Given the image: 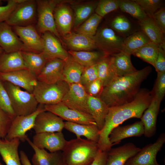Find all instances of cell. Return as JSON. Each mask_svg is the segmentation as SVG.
I'll use <instances>...</instances> for the list:
<instances>
[{
	"label": "cell",
	"mask_w": 165,
	"mask_h": 165,
	"mask_svg": "<svg viewBox=\"0 0 165 165\" xmlns=\"http://www.w3.org/2000/svg\"><path fill=\"white\" fill-rule=\"evenodd\" d=\"M152 98L151 91L146 89H140L131 101L109 108L104 127L99 131V138L97 143L99 149L107 151L110 149L112 146L109 138L112 130L131 118L140 119L149 105Z\"/></svg>",
	"instance_id": "1"
},
{
	"label": "cell",
	"mask_w": 165,
	"mask_h": 165,
	"mask_svg": "<svg viewBox=\"0 0 165 165\" xmlns=\"http://www.w3.org/2000/svg\"><path fill=\"white\" fill-rule=\"evenodd\" d=\"M152 71L151 67L148 66L132 74L116 77L103 87L99 97L109 108L131 101Z\"/></svg>",
	"instance_id": "2"
},
{
	"label": "cell",
	"mask_w": 165,
	"mask_h": 165,
	"mask_svg": "<svg viewBox=\"0 0 165 165\" xmlns=\"http://www.w3.org/2000/svg\"><path fill=\"white\" fill-rule=\"evenodd\" d=\"M99 150L97 142L87 139L67 141L62 152L65 165H89Z\"/></svg>",
	"instance_id": "3"
},
{
	"label": "cell",
	"mask_w": 165,
	"mask_h": 165,
	"mask_svg": "<svg viewBox=\"0 0 165 165\" xmlns=\"http://www.w3.org/2000/svg\"><path fill=\"white\" fill-rule=\"evenodd\" d=\"M3 84L16 116L28 115L36 110L39 104L33 93L7 82Z\"/></svg>",
	"instance_id": "4"
},
{
	"label": "cell",
	"mask_w": 165,
	"mask_h": 165,
	"mask_svg": "<svg viewBox=\"0 0 165 165\" xmlns=\"http://www.w3.org/2000/svg\"><path fill=\"white\" fill-rule=\"evenodd\" d=\"M69 86L64 81L53 83L38 81L32 93L39 104L54 105L61 102Z\"/></svg>",
	"instance_id": "5"
},
{
	"label": "cell",
	"mask_w": 165,
	"mask_h": 165,
	"mask_svg": "<svg viewBox=\"0 0 165 165\" xmlns=\"http://www.w3.org/2000/svg\"><path fill=\"white\" fill-rule=\"evenodd\" d=\"M62 0H36L37 21L35 26L38 33L42 34L49 32L59 39L61 38L56 28L53 12L56 6Z\"/></svg>",
	"instance_id": "6"
},
{
	"label": "cell",
	"mask_w": 165,
	"mask_h": 165,
	"mask_svg": "<svg viewBox=\"0 0 165 165\" xmlns=\"http://www.w3.org/2000/svg\"><path fill=\"white\" fill-rule=\"evenodd\" d=\"M94 37L97 49L105 55L112 56L122 51L124 38L108 26H104L97 29Z\"/></svg>",
	"instance_id": "7"
},
{
	"label": "cell",
	"mask_w": 165,
	"mask_h": 165,
	"mask_svg": "<svg viewBox=\"0 0 165 165\" xmlns=\"http://www.w3.org/2000/svg\"><path fill=\"white\" fill-rule=\"evenodd\" d=\"M37 21L36 0H23L16 6L5 22L11 27H25L34 25Z\"/></svg>",
	"instance_id": "8"
},
{
	"label": "cell",
	"mask_w": 165,
	"mask_h": 165,
	"mask_svg": "<svg viewBox=\"0 0 165 165\" xmlns=\"http://www.w3.org/2000/svg\"><path fill=\"white\" fill-rule=\"evenodd\" d=\"M44 111V105L39 104L36 110L33 113L26 116H16L12 120L5 138L11 140L17 138L22 142L25 141L28 137L26 132L33 128L37 116Z\"/></svg>",
	"instance_id": "9"
},
{
	"label": "cell",
	"mask_w": 165,
	"mask_h": 165,
	"mask_svg": "<svg viewBox=\"0 0 165 165\" xmlns=\"http://www.w3.org/2000/svg\"><path fill=\"white\" fill-rule=\"evenodd\" d=\"M12 27L23 43L22 51L36 53L42 52L44 46V41L34 25Z\"/></svg>",
	"instance_id": "10"
},
{
	"label": "cell",
	"mask_w": 165,
	"mask_h": 165,
	"mask_svg": "<svg viewBox=\"0 0 165 165\" xmlns=\"http://www.w3.org/2000/svg\"><path fill=\"white\" fill-rule=\"evenodd\" d=\"M165 142V134L162 133L156 141L141 148L134 156L129 159L124 165H160L156 156Z\"/></svg>",
	"instance_id": "11"
},
{
	"label": "cell",
	"mask_w": 165,
	"mask_h": 165,
	"mask_svg": "<svg viewBox=\"0 0 165 165\" xmlns=\"http://www.w3.org/2000/svg\"><path fill=\"white\" fill-rule=\"evenodd\" d=\"M44 108L45 111L53 113L67 122L96 125L90 115L70 108L62 102L54 105H44Z\"/></svg>",
	"instance_id": "12"
},
{
	"label": "cell",
	"mask_w": 165,
	"mask_h": 165,
	"mask_svg": "<svg viewBox=\"0 0 165 165\" xmlns=\"http://www.w3.org/2000/svg\"><path fill=\"white\" fill-rule=\"evenodd\" d=\"M88 96L85 87L80 83L72 84L69 85L61 102L70 108L89 114Z\"/></svg>",
	"instance_id": "13"
},
{
	"label": "cell",
	"mask_w": 165,
	"mask_h": 165,
	"mask_svg": "<svg viewBox=\"0 0 165 165\" xmlns=\"http://www.w3.org/2000/svg\"><path fill=\"white\" fill-rule=\"evenodd\" d=\"M0 80L10 82L31 93L38 82L37 76L28 69L0 72Z\"/></svg>",
	"instance_id": "14"
},
{
	"label": "cell",
	"mask_w": 165,
	"mask_h": 165,
	"mask_svg": "<svg viewBox=\"0 0 165 165\" xmlns=\"http://www.w3.org/2000/svg\"><path fill=\"white\" fill-rule=\"evenodd\" d=\"M64 122L61 118L47 111L40 113L36 118L33 128L35 134L62 132Z\"/></svg>",
	"instance_id": "15"
},
{
	"label": "cell",
	"mask_w": 165,
	"mask_h": 165,
	"mask_svg": "<svg viewBox=\"0 0 165 165\" xmlns=\"http://www.w3.org/2000/svg\"><path fill=\"white\" fill-rule=\"evenodd\" d=\"M40 149H46L50 152L62 151L67 141L62 132H46L35 134L32 141Z\"/></svg>",
	"instance_id": "16"
},
{
	"label": "cell",
	"mask_w": 165,
	"mask_h": 165,
	"mask_svg": "<svg viewBox=\"0 0 165 165\" xmlns=\"http://www.w3.org/2000/svg\"><path fill=\"white\" fill-rule=\"evenodd\" d=\"M72 1L62 0L55 8L53 15L57 30L62 36L71 32L73 26L74 13L66 3Z\"/></svg>",
	"instance_id": "17"
},
{
	"label": "cell",
	"mask_w": 165,
	"mask_h": 165,
	"mask_svg": "<svg viewBox=\"0 0 165 165\" xmlns=\"http://www.w3.org/2000/svg\"><path fill=\"white\" fill-rule=\"evenodd\" d=\"M141 149L130 142L116 148H111L107 151L105 165H124L129 159L135 155Z\"/></svg>",
	"instance_id": "18"
},
{
	"label": "cell",
	"mask_w": 165,
	"mask_h": 165,
	"mask_svg": "<svg viewBox=\"0 0 165 165\" xmlns=\"http://www.w3.org/2000/svg\"><path fill=\"white\" fill-rule=\"evenodd\" d=\"M61 38L71 50L91 51L97 49L94 36H90L76 32H71L63 36Z\"/></svg>",
	"instance_id": "19"
},
{
	"label": "cell",
	"mask_w": 165,
	"mask_h": 165,
	"mask_svg": "<svg viewBox=\"0 0 165 165\" xmlns=\"http://www.w3.org/2000/svg\"><path fill=\"white\" fill-rule=\"evenodd\" d=\"M44 46L42 52L47 59H59L64 61L68 57L69 54L63 47L57 38L49 32L42 34Z\"/></svg>",
	"instance_id": "20"
},
{
	"label": "cell",
	"mask_w": 165,
	"mask_h": 165,
	"mask_svg": "<svg viewBox=\"0 0 165 165\" xmlns=\"http://www.w3.org/2000/svg\"><path fill=\"white\" fill-rule=\"evenodd\" d=\"M11 27L5 22L0 24V47L7 53L22 51L23 48L22 42Z\"/></svg>",
	"instance_id": "21"
},
{
	"label": "cell",
	"mask_w": 165,
	"mask_h": 165,
	"mask_svg": "<svg viewBox=\"0 0 165 165\" xmlns=\"http://www.w3.org/2000/svg\"><path fill=\"white\" fill-rule=\"evenodd\" d=\"M64 61L55 58L48 60L40 74L38 81L53 83L63 81V69Z\"/></svg>",
	"instance_id": "22"
},
{
	"label": "cell",
	"mask_w": 165,
	"mask_h": 165,
	"mask_svg": "<svg viewBox=\"0 0 165 165\" xmlns=\"http://www.w3.org/2000/svg\"><path fill=\"white\" fill-rule=\"evenodd\" d=\"M144 126L141 121L131 124L119 126L112 130L109 136V140L113 146L118 144L127 138L141 137L144 134Z\"/></svg>",
	"instance_id": "23"
},
{
	"label": "cell",
	"mask_w": 165,
	"mask_h": 165,
	"mask_svg": "<svg viewBox=\"0 0 165 165\" xmlns=\"http://www.w3.org/2000/svg\"><path fill=\"white\" fill-rule=\"evenodd\" d=\"M161 102L152 97L149 105L140 118L144 126V135L146 137H151L156 132L157 119Z\"/></svg>",
	"instance_id": "24"
},
{
	"label": "cell",
	"mask_w": 165,
	"mask_h": 165,
	"mask_svg": "<svg viewBox=\"0 0 165 165\" xmlns=\"http://www.w3.org/2000/svg\"><path fill=\"white\" fill-rule=\"evenodd\" d=\"M26 141L35 152L31 159L33 165H65L61 151L49 152L37 147L28 137Z\"/></svg>",
	"instance_id": "25"
},
{
	"label": "cell",
	"mask_w": 165,
	"mask_h": 165,
	"mask_svg": "<svg viewBox=\"0 0 165 165\" xmlns=\"http://www.w3.org/2000/svg\"><path fill=\"white\" fill-rule=\"evenodd\" d=\"M20 141L17 138L0 139V155L6 165H22L18 153Z\"/></svg>",
	"instance_id": "26"
},
{
	"label": "cell",
	"mask_w": 165,
	"mask_h": 165,
	"mask_svg": "<svg viewBox=\"0 0 165 165\" xmlns=\"http://www.w3.org/2000/svg\"><path fill=\"white\" fill-rule=\"evenodd\" d=\"M141 30L147 36L150 41L165 50L164 34L152 18L147 17L138 21Z\"/></svg>",
	"instance_id": "27"
},
{
	"label": "cell",
	"mask_w": 165,
	"mask_h": 165,
	"mask_svg": "<svg viewBox=\"0 0 165 165\" xmlns=\"http://www.w3.org/2000/svg\"><path fill=\"white\" fill-rule=\"evenodd\" d=\"M88 107L89 114L93 118L99 130H101L104 125L109 108L100 98L89 95Z\"/></svg>",
	"instance_id": "28"
},
{
	"label": "cell",
	"mask_w": 165,
	"mask_h": 165,
	"mask_svg": "<svg viewBox=\"0 0 165 165\" xmlns=\"http://www.w3.org/2000/svg\"><path fill=\"white\" fill-rule=\"evenodd\" d=\"M27 69L21 51L9 53L3 52L0 54V72H9Z\"/></svg>",
	"instance_id": "29"
},
{
	"label": "cell",
	"mask_w": 165,
	"mask_h": 165,
	"mask_svg": "<svg viewBox=\"0 0 165 165\" xmlns=\"http://www.w3.org/2000/svg\"><path fill=\"white\" fill-rule=\"evenodd\" d=\"M109 27L120 36L126 38L136 31L134 23L125 15L117 13L111 17L109 22Z\"/></svg>",
	"instance_id": "30"
},
{
	"label": "cell",
	"mask_w": 165,
	"mask_h": 165,
	"mask_svg": "<svg viewBox=\"0 0 165 165\" xmlns=\"http://www.w3.org/2000/svg\"><path fill=\"white\" fill-rule=\"evenodd\" d=\"M131 55L123 51L111 56V63L116 77L132 74L137 71L133 65Z\"/></svg>",
	"instance_id": "31"
},
{
	"label": "cell",
	"mask_w": 165,
	"mask_h": 165,
	"mask_svg": "<svg viewBox=\"0 0 165 165\" xmlns=\"http://www.w3.org/2000/svg\"><path fill=\"white\" fill-rule=\"evenodd\" d=\"M64 128L74 133L77 138L82 136L87 139L98 143L100 130L96 125L80 124L69 122H64Z\"/></svg>",
	"instance_id": "32"
},
{
	"label": "cell",
	"mask_w": 165,
	"mask_h": 165,
	"mask_svg": "<svg viewBox=\"0 0 165 165\" xmlns=\"http://www.w3.org/2000/svg\"><path fill=\"white\" fill-rule=\"evenodd\" d=\"M84 68L69 54L64 61L63 72V81L69 85L80 83L81 75Z\"/></svg>",
	"instance_id": "33"
},
{
	"label": "cell",
	"mask_w": 165,
	"mask_h": 165,
	"mask_svg": "<svg viewBox=\"0 0 165 165\" xmlns=\"http://www.w3.org/2000/svg\"><path fill=\"white\" fill-rule=\"evenodd\" d=\"M98 2L91 1L72 5L74 11L73 26L75 29L94 14Z\"/></svg>",
	"instance_id": "34"
},
{
	"label": "cell",
	"mask_w": 165,
	"mask_h": 165,
	"mask_svg": "<svg viewBox=\"0 0 165 165\" xmlns=\"http://www.w3.org/2000/svg\"><path fill=\"white\" fill-rule=\"evenodd\" d=\"M150 42L145 34L140 30L124 38L122 51L131 55Z\"/></svg>",
	"instance_id": "35"
},
{
	"label": "cell",
	"mask_w": 165,
	"mask_h": 165,
	"mask_svg": "<svg viewBox=\"0 0 165 165\" xmlns=\"http://www.w3.org/2000/svg\"><path fill=\"white\" fill-rule=\"evenodd\" d=\"M21 52L27 68L37 77L48 60L42 52L36 53L24 51Z\"/></svg>",
	"instance_id": "36"
},
{
	"label": "cell",
	"mask_w": 165,
	"mask_h": 165,
	"mask_svg": "<svg viewBox=\"0 0 165 165\" xmlns=\"http://www.w3.org/2000/svg\"><path fill=\"white\" fill-rule=\"evenodd\" d=\"M68 53L85 68L97 64L107 55L100 51H77L69 50Z\"/></svg>",
	"instance_id": "37"
},
{
	"label": "cell",
	"mask_w": 165,
	"mask_h": 165,
	"mask_svg": "<svg viewBox=\"0 0 165 165\" xmlns=\"http://www.w3.org/2000/svg\"><path fill=\"white\" fill-rule=\"evenodd\" d=\"M99 79L104 87L116 77L111 63V56L106 55L97 64Z\"/></svg>",
	"instance_id": "38"
},
{
	"label": "cell",
	"mask_w": 165,
	"mask_h": 165,
	"mask_svg": "<svg viewBox=\"0 0 165 165\" xmlns=\"http://www.w3.org/2000/svg\"><path fill=\"white\" fill-rule=\"evenodd\" d=\"M159 52V48L158 45L150 42L136 51L132 55L154 67Z\"/></svg>",
	"instance_id": "39"
},
{
	"label": "cell",
	"mask_w": 165,
	"mask_h": 165,
	"mask_svg": "<svg viewBox=\"0 0 165 165\" xmlns=\"http://www.w3.org/2000/svg\"><path fill=\"white\" fill-rule=\"evenodd\" d=\"M119 9L122 12L141 20L148 17L141 6L134 0H118Z\"/></svg>",
	"instance_id": "40"
},
{
	"label": "cell",
	"mask_w": 165,
	"mask_h": 165,
	"mask_svg": "<svg viewBox=\"0 0 165 165\" xmlns=\"http://www.w3.org/2000/svg\"><path fill=\"white\" fill-rule=\"evenodd\" d=\"M102 18L96 13H94L75 29L76 32L90 36H94Z\"/></svg>",
	"instance_id": "41"
},
{
	"label": "cell",
	"mask_w": 165,
	"mask_h": 165,
	"mask_svg": "<svg viewBox=\"0 0 165 165\" xmlns=\"http://www.w3.org/2000/svg\"><path fill=\"white\" fill-rule=\"evenodd\" d=\"M118 9V0H100L98 1L95 12L103 18L108 13Z\"/></svg>",
	"instance_id": "42"
},
{
	"label": "cell",
	"mask_w": 165,
	"mask_h": 165,
	"mask_svg": "<svg viewBox=\"0 0 165 165\" xmlns=\"http://www.w3.org/2000/svg\"><path fill=\"white\" fill-rule=\"evenodd\" d=\"M141 7L148 17L152 18L154 13L161 8L163 4L161 0H134Z\"/></svg>",
	"instance_id": "43"
},
{
	"label": "cell",
	"mask_w": 165,
	"mask_h": 165,
	"mask_svg": "<svg viewBox=\"0 0 165 165\" xmlns=\"http://www.w3.org/2000/svg\"><path fill=\"white\" fill-rule=\"evenodd\" d=\"M0 107L13 119L16 116L13 110L9 96L0 80Z\"/></svg>",
	"instance_id": "44"
},
{
	"label": "cell",
	"mask_w": 165,
	"mask_h": 165,
	"mask_svg": "<svg viewBox=\"0 0 165 165\" xmlns=\"http://www.w3.org/2000/svg\"><path fill=\"white\" fill-rule=\"evenodd\" d=\"M157 73L155 85L151 92L152 97L162 101L165 94V71Z\"/></svg>",
	"instance_id": "45"
},
{
	"label": "cell",
	"mask_w": 165,
	"mask_h": 165,
	"mask_svg": "<svg viewBox=\"0 0 165 165\" xmlns=\"http://www.w3.org/2000/svg\"><path fill=\"white\" fill-rule=\"evenodd\" d=\"M98 79L97 64L85 68L82 74L80 83L84 87Z\"/></svg>",
	"instance_id": "46"
},
{
	"label": "cell",
	"mask_w": 165,
	"mask_h": 165,
	"mask_svg": "<svg viewBox=\"0 0 165 165\" xmlns=\"http://www.w3.org/2000/svg\"><path fill=\"white\" fill-rule=\"evenodd\" d=\"M23 0H8L4 6H0V24L5 22L16 6Z\"/></svg>",
	"instance_id": "47"
},
{
	"label": "cell",
	"mask_w": 165,
	"mask_h": 165,
	"mask_svg": "<svg viewBox=\"0 0 165 165\" xmlns=\"http://www.w3.org/2000/svg\"><path fill=\"white\" fill-rule=\"evenodd\" d=\"M12 118L0 107V139L6 137L10 126Z\"/></svg>",
	"instance_id": "48"
},
{
	"label": "cell",
	"mask_w": 165,
	"mask_h": 165,
	"mask_svg": "<svg viewBox=\"0 0 165 165\" xmlns=\"http://www.w3.org/2000/svg\"><path fill=\"white\" fill-rule=\"evenodd\" d=\"M103 87V83L98 79L90 83L85 88L89 95L99 97Z\"/></svg>",
	"instance_id": "49"
},
{
	"label": "cell",
	"mask_w": 165,
	"mask_h": 165,
	"mask_svg": "<svg viewBox=\"0 0 165 165\" xmlns=\"http://www.w3.org/2000/svg\"><path fill=\"white\" fill-rule=\"evenodd\" d=\"M152 18L161 29L164 34L165 33V9L161 7L153 15Z\"/></svg>",
	"instance_id": "50"
},
{
	"label": "cell",
	"mask_w": 165,
	"mask_h": 165,
	"mask_svg": "<svg viewBox=\"0 0 165 165\" xmlns=\"http://www.w3.org/2000/svg\"><path fill=\"white\" fill-rule=\"evenodd\" d=\"M159 52L156 59L154 68L156 71H165V50L159 47Z\"/></svg>",
	"instance_id": "51"
},
{
	"label": "cell",
	"mask_w": 165,
	"mask_h": 165,
	"mask_svg": "<svg viewBox=\"0 0 165 165\" xmlns=\"http://www.w3.org/2000/svg\"><path fill=\"white\" fill-rule=\"evenodd\" d=\"M107 151H103L99 149L94 160L89 165H105Z\"/></svg>",
	"instance_id": "52"
},
{
	"label": "cell",
	"mask_w": 165,
	"mask_h": 165,
	"mask_svg": "<svg viewBox=\"0 0 165 165\" xmlns=\"http://www.w3.org/2000/svg\"><path fill=\"white\" fill-rule=\"evenodd\" d=\"M19 154L22 165H33L31 163L27 155L24 151H20Z\"/></svg>",
	"instance_id": "53"
},
{
	"label": "cell",
	"mask_w": 165,
	"mask_h": 165,
	"mask_svg": "<svg viewBox=\"0 0 165 165\" xmlns=\"http://www.w3.org/2000/svg\"><path fill=\"white\" fill-rule=\"evenodd\" d=\"M4 51L0 47V54L2 53Z\"/></svg>",
	"instance_id": "54"
},
{
	"label": "cell",
	"mask_w": 165,
	"mask_h": 165,
	"mask_svg": "<svg viewBox=\"0 0 165 165\" xmlns=\"http://www.w3.org/2000/svg\"><path fill=\"white\" fill-rule=\"evenodd\" d=\"M0 165H4L0 162Z\"/></svg>",
	"instance_id": "55"
}]
</instances>
